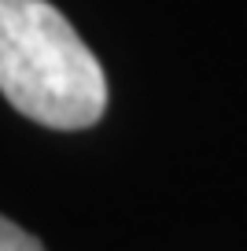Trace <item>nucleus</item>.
Here are the masks:
<instances>
[{
  "label": "nucleus",
  "mask_w": 247,
  "mask_h": 251,
  "mask_svg": "<svg viewBox=\"0 0 247 251\" xmlns=\"http://www.w3.org/2000/svg\"><path fill=\"white\" fill-rule=\"evenodd\" d=\"M0 93L48 129H85L107 111V78L48 0H0Z\"/></svg>",
  "instance_id": "1"
},
{
  "label": "nucleus",
  "mask_w": 247,
  "mask_h": 251,
  "mask_svg": "<svg viewBox=\"0 0 247 251\" xmlns=\"http://www.w3.org/2000/svg\"><path fill=\"white\" fill-rule=\"evenodd\" d=\"M0 251H45L26 229H19L11 218L0 214Z\"/></svg>",
  "instance_id": "2"
}]
</instances>
